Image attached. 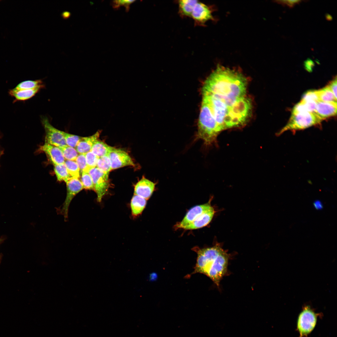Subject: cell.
I'll return each mask as SVG.
<instances>
[{
  "instance_id": "cell-11",
  "label": "cell",
  "mask_w": 337,
  "mask_h": 337,
  "mask_svg": "<svg viewBox=\"0 0 337 337\" xmlns=\"http://www.w3.org/2000/svg\"><path fill=\"white\" fill-rule=\"evenodd\" d=\"M212 10L207 5L198 1L195 5L191 17L198 23L204 24L209 20H213Z\"/></svg>"
},
{
  "instance_id": "cell-37",
  "label": "cell",
  "mask_w": 337,
  "mask_h": 337,
  "mask_svg": "<svg viewBox=\"0 0 337 337\" xmlns=\"http://www.w3.org/2000/svg\"><path fill=\"white\" fill-rule=\"evenodd\" d=\"M1 137H2V135L0 134V139L1 138ZM3 151H4L3 150L1 149L0 148V157L1 156V155H2L3 154V153H4Z\"/></svg>"
},
{
  "instance_id": "cell-29",
  "label": "cell",
  "mask_w": 337,
  "mask_h": 337,
  "mask_svg": "<svg viewBox=\"0 0 337 337\" xmlns=\"http://www.w3.org/2000/svg\"><path fill=\"white\" fill-rule=\"evenodd\" d=\"M63 134L67 145L75 148L82 138L79 136L64 132Z\"/></svg>"
},
{
  "instance_id": "cell-15",
  "label": "cell",
  "mask_w": 337,
  "mask_h": 337,
  "mask_svg": "<svg viewBox=\"0 0 337 337\" xmlns=\"http://www.w3.org/2000/svg\"><path fill=\"white\" fill-rule=\"evenodd\" d=\"M215 213L213 208L203 214L191 223L182 227L185 230H194L203 227L208 225L211 221Z\"/></svg>"
},
{
  "instance_id": "cell-34",
  "label": "cell",
  "mask_w": 337,
  "mask_h": 337,
  "mask_svg": "<svg viewBox=\"0 0 337 337\" xmlns=\"http://www.w3.org/2000/svg\"><path fill=\"white\" fill-rule=\"evenodd\" d=\"M302 1L300 0H276L275 2L283 6H286L290 8L293 7L295 5L300 3Z\"/></svg>"
},
{
  "instance_id": "cell-2",
  "label": "cell",
  "mask_w": 337,
  "mask_h": 337,
  "mask_svg": "<svg viewBox=\"0 0 337 337\" xmlns=\"http://www.w3.org/2000/svg\"><path fill=\"white\" fill-rule=\"evenodd\" d=\"M194 250L197 256L193 274L206 275L219 287L221 281L227 272L229 254L217 244L202 249L195 247Z\"/></svg>"
},
{
  "instance_id": "cell-12",
  "label": "cell",
  "mask_w": 337,
  "mask_h": 337,
  "mask_svg": "<svg viewBox=\"0 0 337 337\" xmlns=\"http://www.w3.org/2000/svg\"><path fill=\"white\" fill-rule=\"evenodd\" d=\"M155 183L143 177L135 185L134 195L148 200L152 195L155 188Z\"/></svg>"
},
{
  "instance_id": "cell-16",
  "label": "cell",
  "mask_w": 337,
  "mask_h": 337,
  "mask_svg": "<svg viewBox=\"0 0 337 337\" xmlns=\"http://www.w3.org/2000/svg\"><path fill=\"white\" fill-rule=\"evenodd\" d=\"M100 132L97 131L93 135L87 137H82L75 148L79 154H85L91 150L94 143L98 139Z\"/></svg>"
},
{
  "instance_id": "cell-26",
  "label": "cell",
  "mask_w": 337,
  "mask_h": 337,
  "mask_svg": "<svg viewBox=\"0 0 337 337\" xmlns=\"http://www.w3.org/2000/svg\"><path fill=\"white\" fill-rule=\"evenodd\" d=\"M58 147L61 151L65 160L75 161L79 154L75 148L67 145Z\"/></svg>"
},
{
  "instance_id": "cell-7",
  "label": "cell",
  "mask_w": 337,
  "mask_h": 337,
  "mask_svg": "<svg viewBox=\"0 0 337 337\" xmlns=\"http://www.w3.org/2000/svg\"><path fill=\"white\" fill-rule=\"evenodd\" d=\"M42 122L45 132V143L58 147L67 145L64 137L63 131L52 126L46 117L42 118Z\"/></svg>"
},
{
  "instance_id": "cell-33",
  "label": "cell",
  "mask_w": 337,
  "mask_h": 337,
  "mask_svg": "<svg viewBox=\"0 0 337 337\" xmlns=\"http://www.w3.org/2000/svg\"><path fill=\"white\" fill-rule=\"evenodd\" d=\"M134 0H115L112 1L111 5L113 8L117 9L121 6L125 7L126 12H128L130 9V5L135 2Z\"/></svg>"
},
{
  "instance_id": "cell-10",
  "label": "cell",
  "mask_w": 337,
  "mask_h": 337,
  "mask_svg": "<svg viewBox=\"0 0 337 337\" xmlns=\"http://www.w3.org/2000/svg\"><path fill=\"white\" fill-rule=\"evenodd\" d=\"M212 207L210 200L205 204L193 207L188 211L182 221L177 223L175 226V227L181 228L182 227L191 223Z\"/></svg>"
},
{
  "instance_id": "cell-1",
  "label": "cell",
  "mask_w": 337,
  "mask_h": 337,
  "mask_svg": "<svg viewBox=\"0 0 337 337\" xmlns=\"http://www.w3.org/2000/svg\"><path fill=\"white\" fill-rule=\"evenodd\" d=\"M247 83L241 72L218 65L205 81L202 92L232 105L247 96Z\"/></svg>"
},
{
  "instance_id": "cell-9",
  "label": "cell",
  "mask_w": 337,
  "mask_h": 337,
  "mask_svg": "<svg viewBox=\"0 0 337 337\" xmlns=\"http://www.w3.org/2000/svg\"><path fill=\"white\" fill-rule=\"evenodd\" d=\"M107 156L110 160L112 169L127 166H134L131 158L125 151L112 147Z\"/></svg>"
},
{
  "instance_id": "cell-23",
  "label": "cell",
  "mask_w": 337,
  "mask_h": 337,
  "mask_svg": "<svg viewBox=\"0 0 337 337\" xmlns=\"http://www.w3.org/2000/svg\"><path fill=\"white\" fill-rule=\"evenodd\" d=\"M314 109V105L312 102L301 100L294 107L292 110V114L304 112H312Z\"/></svg>"
},
{
  "instance_id": "cell-22",
  "label": "cell",
  "mask_w": 337,
  "mask_h": 337,
  "mask_svg": "<svg viewBox=\"0 0 337 337\" xmlns=\"http://www.w3.org/2000/svg\"><path fill=\"white\" fill-rule=\"evenodd\" d=\"M319 101L327 102H337V99L327 86L318 90Z\"/></svg>"
},
{
  "instance_id": "cell-18",
  "label": "cell",
  "mask_w": 337,
  "mask_h": 337,
  "mask_svg": "<svg viewBox=\"0 0 337 337\" xmlns=\"http://www.w3.org/2000/svg\"><path fill=\"white\" fill-rule=\"evenodd\" d=\"M146 203V199L138 195H134L130 203L132 215L137 216L140 214L145 208Z\"/></svg>"
},
{
  "instance_id": "cell-3",
  "label": "cell",
  "mask_w": 337,
  "mask_h": 337,
  "mask_svg": "<svg viewBox=\"0 0 337 337\" xmlns=\"http://www.w3.org/2000/svg\"><path fill=\"white\" fill-rule=\"evenodd\" d=\"M220 131L206 98L203 96L196 139L209 145L216 140Z\"/></svg>"
},
{
  "instance_id": "cell-24",
  "label": "cell",
  "mask_w": 337,
  "mask_h": 337,
  "mask_svg": "<svg viewBox=\"0 0 337 337\" xmlns=\"http://www.w3.org/2000/svg\"><path fill=\"white\" fill-rule=\"evenodd\" d=\"M42 82L41 80H27L19 83L13 89L15 90H28L42 87Z\"/></svg>"
},
{
  "instance_id": "cell-36",
  "label": "cell",
  "mask_w": 337,
  "mask_h": 337,
  "mask_svg": "<svg viewBox=\"0 0 337 337\" xmlns=\"http://www.w3.org/2000/svg\"><path fill=\"white\" fill-rule=\"evenodd\" d=\"M314 207L317 209H320L322 208V204L320 201L317 200L314 203Z\"/></svg>"
},
{
  "instance_id": "cell-14",
  "label": "cell",
  "mask_w": 337,
  "mask_h": 337,
  "mask_svg": "<svg viewBox=\"0 0 337 337\" xmlns=\"http://www.w3.org/2000/svg\"><path fill=\"white\" fill-rule=\"evenodd\" d=\"M48 156L53 164H64L65 160L62 153L57 146L45 143L40 148Z\"/></svg>"
},
{
  "instance_id": "cell-31",
  "label": "cell",
  "mask_w": 337,
  "mask_h": 337,
  "mask_svg": "<svg viewBox=\"0 0 337 337\" xmlns=\"http://www.w3.org/2000/svg\"><path fill=\"white\" fill-rule=\"evenodd\" d=\"M85 155L88 167L90 168L96 167L99 157L90 151L85 154Z\"/></svg>"
},
{
  "instance_id": "cell-17",
  "label": "cell",
  "mask_w": 337,
  "mask_h": 337,
  "mask_svg": "<svg viewBox=\"0 0 337 337\" xmlns=\"http://www.w3.org/2000/svg\"><path fill=\"white\" fill-rule=\"evenodd\" d=\"M42 87H38L33 89L19 90L12 89L9 90V93L11 96L15 98V101H24L33 96Z\"/></svg>"
},
{
  "instance_id": "cell-32",
  "label": "cell",
  "mask_w": 337,
  "mask_h": 337,
  "mask_svg": "<svg viewBox=\"0 0 337 337\" xmlns=\"http://www.w3.org/2000/svg\"><path fill=\"white\" fill-rule=\"evenodd\" d=\"M301 100L312 101L316 102L319 101L318 90H310L307 91L303 95Z\"/></svg>"
},
{
  "instance_id": "cell-35",
  "label": "cell",
  "mask_w": 337,
  "mask_h": 337,
  "mask_svg": "<svg viewBox=\"0 0 337 337\" xmlns=\"http://www.w3.org/2000/svg\"><path fill=\"white\" fill-rule=\"evenodd\" d=\"M333 93L337 99V79L336 77L327 86Z\"/></svg>"
},
{
  "instance_id": "cell-21",
  "label": "cell",
  "mask_w": 337,
  "mask_h": 337,
  "mask_svg": "<svg viewBox=\"0 0 337 337\" xmlns=\"http://www.w3.org/2000/svg\"><path fill=\"white\" fill-rule=\"evenodd\" d=\"M54 169L57 180L66 182L71 177L69 174L64 164H53Z\"/></svg>"
},
{
  "instance_id": "cell-28",
  "label": "cell",
  "mask_w": 337,
  "mask_h": 337,
  "mask_svg": "<svg viewBox=\"0 0 337 337\" xmlns=\"http://www.w3.org/2000/svg\"><path fill=\"white\" fill-rule=\"evenodd\" d=\"M80 180L82 183L83 189L87 190H94V186L93 181L88 173L82 172L81 173Z\"/></svg>"
},
{
  "instance_id": "cell-30",
  "label": "cell",
  "mask_w": 337,
  "mask_h": 337,
  "mask_svg": "<svg viewBox=\"0 0 337 337\" xmlns=\"http://www.w3.org/2000/svg\"><path fill=\"white\" fill-rule=\"evenodd\" d=\"M79 168L80 173L88 172L90 168L88 166L85 154H79L75 160Z\"/></svg>"
},
{
  "instance_id": "cell-8",
  "label": "cell",
  "mask_w": 337,
  "mask_h": 337,
  "mask_svg": "<svg viewBox=\"0 0 337 337\" xmlns=\"http://www.w3.org/2000/svg\"><path fill=\"white\" fill-rule=\"evenodd\" d=\"M67 193L61 212L65 219L68 217L69 208L70 203L74 197L82 189L83 186L79 178L71 177L66 182Z\"/></svg>"
},
{
  "instance_id": "cell-19",
  "label": "cell",
  "mask_w": 337,
  "mask_h": 337,
  "mask_svg": "<svg viewBox=\"0 0 337 337\" xmlns=\"http://www.w3.org/2000/svg\"><path fill=\"white\" fill-rule=\"evenodd\" d=\"M112 147L103 142L98 139L93 145L90 151L100 158L107 155Z\"/></svg>"
},
{
  "instance_id": "cell-27",
  "label": "cell",
  "mask_w": 337,
  "mask_h": 337,
  "mask_svg": "<svg viewBox=\"0 0 337 337\" xmlns=\"http://www.w3.org/2000/svg\"><path fill=\"white\" fill-rule=\"evenodd\" d=\"M96 167L104 172L109 174L112 170L111 164L107 155L99 158Z\"/></svg>"
},
{
  "instance_id": "cell-20",
  "label": "cell",
  "mask_w": 337,
  "mask_h": 337,
  "mask_svg": "<svg viewBox=\"0 0 337 337\" xmlns=\"http://www.w3.org/2000/svg\"><path fill=\"white\" fill-rule=\"evenodd\" d=\"M198 1L181 0L179 1L180 12L183 15L191 17L193 9Z\"/></svg>"
},
{
  "instance_id": "cell-13",
  "label": "cell",
  "mask_w": 337,
  "mask_h": 337,
  "mask_svg": "<svg viewBox=\"0 0 337 337\" xmlns=\"http://www.w3.org/2000/svg\"><path fill=\"white\" fill-rule=\"evenodd\" d=\"M337 113V102L319 101L317 102L315 114L322 120L334 116Z\"/></svg>"
},
{
  "instance_id": "cell-5",
  "label": "cell",
  "mask_w": 337,
  "mask_h": 337,
  "mask_svg": "<svg viewBox=\"0 0 337 337\" xmlns=\"http://www.w3.org/2000/svg\"><path fill=\"white\" fill-rule=\"evenodd\" d=\"M88 173L93 181L94 190L97 195V200L100 202L109 187V174L104 172L97 167L90 168Z\"/></svg>"
},
{
  "instance_id": "cell-25",
  "label": "cell",
  "mask_w": 337,
  "mask_h": 337,
  "mask_svg": "<svg viewBox=\"0 0 337 337\" xmlns=\"http://www.w3.org/2000/svg\"><path fill=\"white\" fill-rule=\"evenodd\" d=\"M64 164L71 177L79 178L80 175V169L75 161L65 160Z\"/></svg>"
},
{
  "instance_id": "cell-6",
  "label": "cell",
  "mask_w": 337,
  "mask_h": 337,
  "mask_svg": "<svg viewBox=\"0 0 337 337\" xmlns=\"http://www.w3.org/2000/svg\"><path fill=\"white\" fill-rule=\"evenodd\" d=\"M316 316L309 307H305L300 313L297 320V329L301 336L306 335L314 329L316 324Z\"/></svg>"
},
{
  "instance_id": "cell-4",
  "label": "cell",
  "mask_w": 337,
  "mask_h": 337,
  "mask_svg": "<svg viewBox=\"0 0 337 337\" xmlns=\"http://www.w3.org/2000/svg\"><path fill=\"white\" fill-rule=\"evenodd\" d=\"M321 120L315 114L304 112L292 114L287 124L277 134L280 135L288 131H296L303 129L318 124Z\"/></svg>"
}]
</instances>
